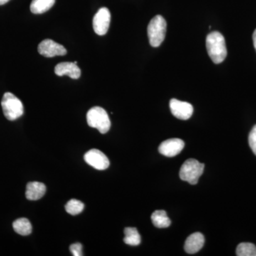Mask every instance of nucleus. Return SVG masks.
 <instances>
[{
  "mask_svg": "<svg viewBox=\"0 0 256 256\" xmlns=\"http://www.w3.org/2000/svg\"><path fill=\"white\" fill-rule=\"evenodd\" d=\"M124 244L132 246H137L141 242V237L140 234L138 233V229L133 228V227H128L124 230Z\"/></svg>",
  "mask_w": 256,
  "mask_h": 256,
  "instance_id": "obj_16",
  "label": "nucleus"
},
{
  "mask_svg": "<svg viewBox=\"0 0 256 256\" xmlns=\"http://www.w3.org/2000/svg\"><path fill=\"white\" fill-rule=\"evenodd\" d=\"M10 0H0V5H3L8 3Z\"/></svg>",
  "mask_w": 256,
  "mask_h": 256,
  "instance_id": "obj_23",
  "label": "nucleus"
},
{
  "mask_svg": "<svg viewBox=\"0 0 256 256\" xmlns=\"http://www.w3.org/2000/svg\"><path fill=\"white\" fill-rule=\"evenodd\" d=\"M252 40H254V47L256 50V30L254 31V34H252Z\"/></svg>",
  "mask_w": 256,
  "mask_h": 256,
  "instance_id": "obj_22",
  "label": "nucleus"
},
{
  "mask_svg": "<svg viewBox=\"0 0 256 256\" xmlns=\"http://www.w3.org/2000/svg\"><path fill=\"white\" fill-rule=\"evenodd\" d=\"M204 242L205 238L203 234L200 232L192 234L185 242L184 250L188 254H196L203 248Z\"/></svg>",
  "mask_w": 256,
  "mask_h": 256,
  "instance_id": "obj_12",
  "label": "nucleus"
},
{
  "mask_svg": "<svg viewBox=\"0 0 256 256\" xmlns=\"http://www.w3.org/2000/svg\"><path fill=\"white\" fill-rule=\"evenodd\" d=\"M38 52L40 54L46 58H52L56 56H64L67 54V50L64 46L50 40L42 41L38 44Z\"/></svg>",
  "mask_w": 256,
  "mask_h": 256,
  "instance_id": "obj_8",
  "label": "nucleus"
},
{
  "mask_svg": "<svg viewBox=\"0 0 256 256\" xmlns=\"http://www.w3.org/2000/svg\"><path fill=\"white\" fill-rule=\"evenodd\" d=\"M170 110L176 118L186 120L192 117L194 112L193 106L190 102L172 99L170 102Z\"/></svg>",
  "mask_w": 256,
  "mask_h": 256,
  "instance_id": "obj_9",
  "label": "nucleus"
},
{
  "mask_svg": "<svg viewBox=\"0 0 256 256\" xmlns=\"http://www.w3.org/2000/svg\"><path fill=\"white\" fill-rule=\"evenodd\" d=\"M236 256H256V246L252 242H242L237 246Z\"/></svg>",
  "mask_w": 256,
  "mask_h": 256,
  "instance_id": "obj_18",
  "label": "nucleus"
},
{
  "mask_svg": "<svg viewBox=\"0 0 256 256\" xmlns=\"http://www.w3.org/2000/svg\"><path fill=\"white\" fill-rule=\"evenodd\" d=\"M86 162L98 170H105L110 166L108 158L98 150L92 149L84 156Z\"/></svg>",
  "mask_w": 256,
  "mask_h": 256,
  "instance_id": "obj_7",
  "label": "nucleus"
},
{
  "mask_svg": "<svg viewBox=\"0 0 256 256\" xmlns=\"http://www.w3.org/2000/svg\"><path fill=\"white\" fill-rule=\"evenodd\" d=\"M3 114L10 121L15 120L24 114V106L22 101L12 92H5L1 102Z\"/></svg>",
  "mask_w": 256,
  "mask_h": 256,
  "instance_id": "obj_4",
  "label": "nucleus"
},
{
  "mask_svg": "<svg viewBox=\"0 0 256 256\" xmlns=\"http://www.w3.org/2000/svg\"><path fill=\"white\" fill-rule=\"evenodd\" d=\"M69 249H70V252H72V255L74 256H82V246L80 242L72 244L70 248H69Z\"/></svg>",
  "mask_w": 256,
  "mask_h": 256,
  "instance_id": "obj_21",
  "label": "nucleus"
},
{
  "mask_svg": "<svg viewBox=\"0 0 256 256\" xmlns=\"http://www.w3.org/2000/svg\"><path fill=\"white\" fill-rule=\"evenodd\" d=\"M44 184L38 182H32L26 185V197L30 201L40 200L46 193Z\"/></svg>",
  "mask_w": 256,
  "mask_h": 256,
  "instance_id": "obj_13",
  "label": "nucleus"
},
{
  "mask_svg": "<svg viewBox=\"0 0 256 256\" xmlns=\"http://www.w3.org/2000/svg\"><path fill=\"white\" fill-rule=\"evenodd\" d=\"M54 72L58 76H68L73 79H78L80 76V69L74 62H63L57 64Z\"/></svg>",
  "mask_w": 256,
  "mask_h": 256,
  "instance_id": "obj_11",
  "label": "nucleus"
},
{
  "mask_svg": "<svg viewBox=\"0 0 256 256\" xmlns=\"http://www.w3.org/2000/svg\"><path fill=\"white\" fill-rule=\"evenodd\" d=\"M14 232L21 236H28L32 232V224L26 218H18L13 223Z\"/></svg>",
  "mask_w": 256,
  "mask_h": 256,
  "instance_id": "obj_17",
  "label": "nucleus"
},
{
  "mask_svg": "<svg viewBox=\"0 0 256 256\" xmlns=\"http://www.w3.org/2000/svg\"><path fill=\"white\" fill-rule=\"evenodd\" d=\"M206 50L214 63L218 64L225 60L227 56L226 45L223 35L218 32L208 34L206 40Z\"/></svg>",
  "mask_w": 256,
  "mask_h": 256,
  "instance_id": "obj_1",
  "label": "nucleus"
},
{
  "mask_svg": "<svg viewBox=\"0 0 256 256\" xmlns=\"http://www.w3.org/2000/svg\"><path fill=\"white\" fill-rule=\"evenodd\" d=\"M151 220L156 228H168L171 225V220H170L166 212L164 210H156L153 212Z\"/></svg>",
  "mask_w": 256,
  "mask_h": 256,
  "instance_id": "obj_14",
  "label": "nucleus"
},
{
  "mask_svg": "<svg viewBox=\"0 0 256 256\" xmlns=\"http://www.w3.org/2000/svg\"><path fill=\"white\" fill-rule=\"evenodd\" d=\"M248 142L252 151L256 156V124L252 128L248 136Z\"/></svg>",
  "mask_w": 256,
  "mask_h": 256,
  "instance_id": "obj_20",
  "label": "nucleus"
},
{
  "mask_svg": "<svg viewBox=\"0 0 256 256\" xmlns=\"http://www.w3.org/2000/svg\"><path fill=\"white\" fill-rule=\"evenodd\" d=\"M204 164L195 159H188L184 162L180 172V178L192 185L198 183L200 176L204 170Z\"/></svg>",
  "mask_w": 256,
  "mask_h": 256,
  "instance_id": "obj_5",
  "label": "nucleus"
},
{
  "mask_svg": "<svg viewBox=\"0 0 256 256\" xmlns=\"http://www.w3.org/2000/svg\"><path fill=\"white\" fill-rule=\"evenodd\" d=\"M166 22L161 15L152 18L148 26V35L152 46L158 47L164 40L166 35Z\"/></svg>",
  "mask_w": 256,
  "mask_h": 256,
  "instance_id": "obj_3",
  "label": "nucleus"
},
{
  "mask_svg": "<svg viewBox=\"0 0 256 256\" xmlns=\"http://www.w3.org/2000/svg\"><path fill=\"white\" fill-rule=\"evenodd\" d=\"M184 148V142L178 138L166 140L160 144V154L168 158H173L178 156Z\"/></svg>",
  "mask_w": 256,
  "mask_h": 256,
  "instance_id": "obj_10",
  "label": "nucleus"
},
{
  "mask_svg": "<svg viewBox=\"0 0 256 256\" xmlns=\"http://www.w3.org/2000/svg\"><path fill=\"white\" fill-rule=\"evenodd\" d=\"M56 0H32L30 10L34 14H43L55 4Z\"/></svg>",
  "mask_w": 256,
  "mask_h": 256,
  "instance_id": "obj_15",
  "label": "nucleus"
},
{
  "mask_svg": "<svg viewBox=\"0 0 256 256\" xmlns=\"http://www.w3.org/2000/svg\"><path fill=\"white\" fill-rule=\"evenodd\" d=\"M110 12L106 8H100L94 16L92 28L99 36H104L108 31L110 23Z\"/></svg>",
  "mask_w": 256,
  "mask_h": 256,
  "instance_id": "obj_6",
  "label": "nucleus"
},
{
  "mask_svg": "<svg viewBox=\"0 0 256 256\" xmlns=\"http://www.w3.org/2000/svg\"><path fill=\"white\" fill-rule=\"evenodd\" d=\"M86 118L88 126L96 128L101 134H106L110 130V120L107 112L102 108L98 106L92 108L88 112Z\"/></svg>",
  "mask_w": 256,
  "mask_h": 256,
  "instance_id": "obj_2",
  "label": "nucleus"
},
{
  "mask_svg": "<svg viewBox=\"0 0 256 256\" xmlns=\"http://www.w3.org/2000/svg\"><path fill=\"white\" fill-rule=\"evenodd\" d=\"M85 205L82 202L77 200H72L67 202L65 208L66 212L70 215H78L84 210Z\"/></svg>",
  "mask_w": 256,
  "mask_h": 256,
  "instance_id": "obj_19",
  "label": "nucleus"
}]
</instances>
